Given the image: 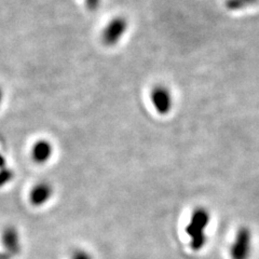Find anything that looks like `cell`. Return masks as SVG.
Masks as SVG:
<instances>
[{
    "label": "cell",
    "mask_w": 259,
    "mask_h": 259,
    "mask_svg": "<svg viewBox=\"0 0 259 259\" xmlns=\"http://www.w3.org/2000/svg\"><path fill=\"white\" fill-rule=\"evenodd\" d=\"M209 222V214L204 208H197L191 215L190 222L186 228L188 237L190 238V246L192 249L198 250L204 246L206 237L205 228Z\"/></svg>",
    "instance_id": "obj_1"
},
{
    "label": "cell",
    "mask_w": 259,
    "mask_h": 259,
    "mask_svg": "<svg viewBox=\"0 0 259 259\" xmlns=\"http://www.w3.org/2000/svg\"><path fill=\"white\" fill-rule=\"evenodd\" d=\"M128 28L127 20L124 16L111 19L102 31V42L106 47H115L123 38Z\"/></svg>",
    "instance_id": "obj_2"
},
{
    "label": "cell",
    "mask_w": 259,
    "mask_h": 259,
    "mask_svg": "<svg viewBox=\"0 0 259 259\" xmlns=\"http://www.w3.org/2000/svg\"><path fill=\"white\" fill-rule=\"evenodd\" d=\"M150 101L159 115H167L173 108V96L165 85L158 84L153 87L150 92Z\"/></svg>",
    "instance_id": "obj_3"
},
{
    "label": "cell",
    "mask_w": 259,
    "mask_h": 259,
    "mask_svg": "<svg viewBox=\"0 0 259 259\" xmlns=\"http://www.w3.org/2000/svg\"><path fill=\"white\" fill-rule=\"evenodd\" d=\"M53 196V187L48 182H39L29 191V202L32 206L40 207L47 204Z\"/></svg>",
    "instance_id": "obj_4"
},
{
    "label": "cell",
    "mask_w": 259,
    "mask_h": 259,
    "mask_svg": "<svg viewBox=\"0 0 259 259\" xmlns=\"http://www.w3.org/2000/svg\"><path fill=\"white\" fill-rule=\"evenodd\" d=\"M250 241L249 231L246 228L241 229L231 247L232 259H247L250 253Z\"/></svg>",
    "instance_id": "obj_5"
},
{
    "label": "cell",
    "mask_w": 259,
    "mask_h": 259,
    "mask_svg": "<svg viewBox=\"0 0 259 259\" xmlns=\"http://www.w3.org/2000/svg\"><path fill=\"white\" fill-rule=\"evenodd\" d=\"M53 145L47 140H39L30 149V158L36 164L44 165L52 158Z\"/></svg>",
    "instance_id": "obj_6"
},
{
    "label": "cell",
    "mask_w": 259,
    "mask_h": 259,
    "mask_svg": "<svg viewBox=\"0 0 259 259\" xmlns=\"http://www.w3.org/2000/svg\"><path fill=\"white\" fill-rule=\"evenodd\" d=\"M3 241L4 245L9 252L16 253L20 249V236L19 232L16 231L13 227H9L4 231L3 234Z\"/></svg>",
    "instance_id": "obj_7"
},
{
    "label": "cell",
    "mask_w": 259,
    "mask_h": 259,
    "mask_svg": "<svg viewBox=\"0 0 259 259\" xmlns=\"http://www.w3.org/2000/svg\"><path fill=\"white\" fill-rule=\"evenodd\" d=\"M257 0H226L225 6L229 11H241L254 5Z\"/></svg>",
    "instance_id": "obj_8"
},
{
    "label": "cell",
    "mask_w": 259,
    "mask_h": 259,
    "mask_svg": "<svg viewBox=\"0 0 259 259\" xmlns=\"http://www.w3.org/2000/svg\"><path fill=\"white\" fill-rule=\"evenodd\" d=\"M13 178V172L10 168L4 167L0 169V187H3L6 184L10 183Z\"/></svg>",
    "instance_id": "obj_9"
},
{
    "label": "cell",
    "mask_w": 259,
    "mask_h": 259,
    "mask_svg": "<svg viewBox=\"0 0 259 259\" xmlns=\"http://www.w3.org/2000/svg\"><path fill=\"white\" fill-rule=\"evenodd\" d=\"M69 259H93L92 255L85 249L78 248L71 253Z\"/></svg>",
    "instance_id": "obj_10"
},
{
    "label": "cell",
    "mask_w": 259,
    "mask_h": 259,
    "mask_svg": "<svg viewBox=\"0 0 259 259\" xmlns=\"http://www.w3.org/2000/svg\"><path fill=\"white\" fill-rule=\"evenodd\" d=\"M101 2H102V0H84L88 9L91 10V11H96L97 9H99Z\"/></svg>",
    "instance_id": "obj_11"
},
{
    "label": "cell",
    "mask_w": 259,
    "mask_h": 259,
    "mask_svg": "<svg viewBox=\"0 0 259 259\" xmlns=\"http://www.w3.org/2000/svg\"><path fill=\"white\" fill-rule=\"evenodd\" d=\"M6 167V159L3 156V153H0V169Z\"/></svg>",
    "instance_id": "obj_12"
},
{
    "label": "cell",
    "mask_w": 259,
    "mask_h": 259,
    "mask_svg": "<svg viewBox=\"0 0 259 259\" xmlns=\"http://www.w3.org/2000/svg\"><path fill=\"white\" fill-rule=\"evenodd\" d=\"M3 101H4V91H3V89L0 88V106H2Z\"/></svg>",
    "instance_id": "obj_13"
}]
</instances>
